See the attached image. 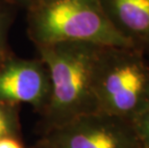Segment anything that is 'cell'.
<instances>
[{
	"label": "cell",
	"mask_w": 149,
	"mask_h": 148,
	"mask_svg": "<svg viewBox=\"0 0 149 148\" xmlns=\"http://www.w3.org/2000/svg\"><path fill=\"white\" fill-rule=\"evenodd\" d=\"M36 48L51 81L50 98L42 114L47 130L99 111L94 81L103 45L65 42Z\"/></svg>",
	"instance_id": "obj_1"
},
{
	"label": "cell",
	"mask_w": 149,
	"mask_h": 148,
	"mask_svg": "<svg viewBox=\"0 0 149 148\" xmlns=\"http://www.w3.org/2000/svg\"><path fill=\"white\" fill-rule=\"evenodd\" d=\"M25 9L36 47L65 42L134 47L112 26L99 0H28Z\"/></svg>",
	"instance_id": "obj_2"
},
{
	"label": "cell",
	"mask_w": 149,
	"mask_h": 148,
	"mask_svg": "<svg viewBox=\"0 0 149 148\" xmlns=\"http://www.w3.org/2000/svg\"><path fill=\"white\" fill-rule=\"evenodd\" d=\"M142 50L103 46L94 90L99 111L131 121L149 102V65Z\"/></svg>",
	"instance_id": "obj_3"
},
{
	"label": "cell",
	"mask_w": 149,
	"mask_h": 148,
	"mask_svg": "<svg viewBox=\"0 0 149 148\" xmlns=\"http://www.w3.org/2000/svg\"><path fill=\"white\" fill-rule=\"evenodd\" d=\"M46 132L43 138L55 148H142L131 121L101 111Z\"/></svg>",
	"instance_id": "obj_4"
},
{
	"label": "cell",
	"mask_w": 149,
	"mask_h": 148,
	"mask_svg": "<svg viewBox=\"0 0 149 148\" xmlns=\"http://www.w3.org/2000/svg\"><path fill=\"white\" fill-rule=\"evenodd\" d=\"M51 94V81L44 63L13 54L0 65V103L31 105L42 114Z\"/></svg>",
	"instance_id": "obj_5"
},
{
	"label": "cell",
	"mask_w": 149,
	"mask_h": 148,
	"mask_svg": "<svg viewBox=\"0 0 149 148\" xmlns=\"http://www.w3.org/2000/svg\"><path fill=\"white\" fill-rule=\"evenodd\" d=\"M108 20L139 50L149 49V0H99Z\"/></svg>",
	"instance_id": "obj_6"
},
{
	"label": "cell",
	"mask_w": 149,
	"mask_h": 148,
	"mask_svg": "<svg viewBox=\"0 0 149 148\" xmlns=\"http://www.w3.org/2000/svg\"><path fill=\"white\" fill-rule=\"evenodd\" d=\"M17 8L5 0H0V65L13 55L9 46V34L15 21Z\"/></svg>",
	"instance_id": "obj_7"
},
{
	"label": "cell",
	"mask_w": 149,
	"mask_h": 148,
	"mask_svg": "<svg viewBox=\"0 0 149 148\" xmlns=\"http://www.w3.org/2000/svg\"><path fill=\"white\" fill-rule=\"evenodd\" d=\"M20 138L19 105L0 103V138Z\"/></svg>",
	"instance_id": "obj_8"
},
{
	"label": "cell",
	"mask_w": 149,
	"mask_h": 148,
	"mask_svg": "<svg viewBox=\"0 0 149 148\" xmlns=\"http://www.w3.org/2000/svg\"><path fill=\"white\" fill-rule=\"evenodd\" d=\"M142 148H149V102L131 120Z\"/></svg>",
	"instance_id": "obj_9"
},
{
	"label": "cell",
	"mask_w": 149,
	"mask_h": 148,
	"mask_svg": "<svg viewBox=\"0 0 149 148\" xmlns=\"http://www.w3.org/2000/svg\"><path fill=\"white\" fill-rule=\"evenodd\" d=\"M0 148H24L20 138L5 137L0 138Z\"/></svg>",
	"instance_id": "obj_10"
},
{
	"label": "cell",
	"mask_w": 149,
	"mask_h": 148,
	"mask_svg": "<svg viewBox=\"0 0 149 148\" xmlns=\"http://www.w3.org/2000/svg\"><path fill=\"white\" fill-rule=\"evenodd\" d=\"M5 1L15 6V7H17V8H19V7L25 8L27 5L28 0H5Z\"/></svg>",
	"instance_id": "obj_11"
},
{
	"label": "cell",
	"mask_w": 149,
	"mask_h": 148,
	"mask_svg": "<svg viewBox=\"0 0 149 148\" xmlns=\"http://www.w3.org/2000/svg\"><path fill=\"white\" fill-rule=\"evenodd\" d=\"M33 148H55V147L50 142H48L45 138H42V140H40L36 145H34Z\"/></svg>",
	"instance_id": "obj_12"
}]
</instances>
